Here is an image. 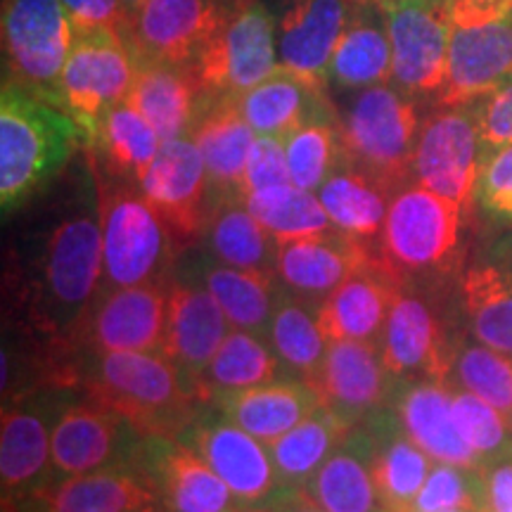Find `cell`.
<instances>
[{
	"mask_svg": "<svg viewBox=\"0 0 512 512\" xmlns=\"http://www.w3.org/2000/svg\"><path fill=\"white\" fill-rule=\"evenodd\" d=\"M446 86L434 107L475 105L512 76V10L472 12L451 3Z\"/></svg>",
	"mask_w": 512,
	"mask_h": 512,
	"instance_id": "9a60e30c",
	"label": "cell"
},
{
	"mask_svg": "<svg viewBox=\"0 0 512 512\" xmlns=\"http://www.w3.org/2000/svg\"><path fill=\"white\" fill-rule=\"evenodd\" d=\"M79 389L140 434L178 444L207 403L171 358L150 351L79 356Z\"/></svg>",
	"mask_w": 512,
	"mask_h": 512,
	"instance_id": "7a4b0ae2",
	"label": "cell"
},
{
	"mask_svg": "<svg viewBox=\"0 0 512 512\" xmlns=\"http://www.w3.org/2000/svg\"><path fill=\"white\" fill-rule=\"evenodd\" d=\"M370 456L373 441L361 422L304 489L328 512H384L377 498Z\"/></svg>",
	"mask_w": 512,
	"mask_h": 512,
	"instance_id": "836d02e7",
	"label": "cell"
},
{
	"mask_svg": "<svg viewBox=\"0 0 512 512\" xmlns=\"http://www.w3.org/2000/svg\"><path fill=\"white\" fill-rule=\"evenodd\" d=\"M169 285L171 278H164L102 292L74 339L76 356L102 351L162 354L169 325Z\"/></svg>",
	"mask_w": 512,
	"mask_h": 512,
	"instance_id": "e0dca14e",
	"label": "cell"
},
{
	"mask_svg": "<svg viewBox=\"0 0 512 512\" xmlns=\"http://www.w3.org/2000/svg\"><path fill=\"white\" fill-rule=\"evenodd\" d=\"M320 406L351 427L394 406L401 382L384 366L380 344L330 342L323 361L309 380Z\"/></svg>",
	"mask_w": 512,
	"mask_h": 512,
	"instance_id": "ac0fdd59",
	"label": "cell"
},
{
	"mask_svg": "<svg viewBox=\"0 0 512 512\" xmlns=\"http://www.w3.org/2000/svg\"><path fill=\"white\" fill-rule=\"evenodd\" d=\"M363 425L368 427L373 441L370 467L382 510L413 512L415 498L430 475L434 460L408 437L394 406L368 418Z\"/></svg>",
	"mask_w": 512,
	"mask_h": 512,
	"instance_id": "f1b7e54d",
	"label": "cell"
},
{
	"mask_svg": "<svg viewBox=\"0 0 512 512\" xmlns=\"http://www.w3.org/2000/svg\"><path fill=\"white\" fill-rule=\"evenodd\" d=\"M292 183L290 164H287L285 140L275 136H256L249 152L245 178H242V197L275 185Z\"/></svg>",
	"mask_w": 512,
	"mask_h": 512,
	"instance_id": "681fc988",
	"label": "cell"
},
{
	"mask_svg": "<svg viewBox=\"0 0 512 512\" xmlns=\"http://www.w3.org/2000/svg\"><path fill=\"white\" fill-rule=\"evenodd\" d=\"M102 292L100 197L91 164L88 183L31 235L12 273V299L24 330L41 347L76 356L74 339Z\"/></svg>",
	"mask_w": 512,
	"mask_h": 512,
	"instance_id": "6da1fadb",
	"label": "cell"
},
{
	"mask_svg": "<svg viewBox=\"0 0 512 512\" xmlns=\"http://www.w3.org/2000/svg\"><path fill=\"white\" fill-rule=\"evenodd\" d=\"M486 482L484 470L460 467L448 463H434L413 512H441V510H472L484 512Z\"/></svg>",
	"mask_w": 512,
	"mask_h": 512,
	"instance_id": "7dc6e473",
	"label": "cell"
},
{
	"mask_svg": "<svg viewBox=\"0 0 512 512\" xmlns=\"http://www.w3.org/2000/svg\"><path fill=\"white\" fill-rule=\"evenodd\" d=\"M268 344L294 377L309 382L330 342L318 325L316 306L280 285L278 304L268 325Z\"/></svg>",
	"mask_w": 512,
	"mask_h": 512,
	"instance_id": "b9f144b4",
	"label": "cell"
},
{
	"mask_svg": "<svg viewBox=\"0 0 512 512\" xmlns=\"http://www.w3.org/2000/svg\"><path fill=\"white\" fill-rule=\"evenodd\" d=\"M448 384H458L465 392L498 408L512 425V358L482 342H463L453 361Z\"/></svg>",
	"mask_w": 512,
	"mask_h": 512,
	"instance_id": "ee69618b",
	"label": "cell"
},
{
	"mask_svg": "<svg viewBox=\"0 0 512 512\" xmlns=\"http://www.w3.org/2000/svg\"><path fill=\"white\" fill-rule=\"evenodd\" d=\"M266 505L275 512H328L306 489H283Z\"/></svg>",
	"mask_w": 512,
	"mask_h": 512,
	"instance_id": "db71d44e",
	"label": "cell"
},
{
	"mask_svg": "<svg viewBox=\"0 0 512 512\" xmlns=\"http://www.w3.org/2000/svg\"><path fill=\"white\" fill-rule=\"evenodd\" d=\"M420 124V102L392 81L351 93L337 114L342 159L399 192L413 183Z\"/></svg>",
	"mask_w": 512,
	"mask_h": 512,
	"instance_id": "277c9868",
	"label": "cell"
},
{
	"mask_svg": "<svg viewBox=\"0 0 512 512\" xmlns=\"http://www.w3.org/2000/svg\"><path fill=\"white\" fill-rule=\"evenodd\" d=\"M138 188L164 223L176 254L204 238L211 188L200 147L190 136L162 143Z\"/></svg>",
	"mask_w": 512,
	"mask_h": 512,
	"instance_id": "2e32d148",
	"label": "cell"
},
{
	"mask_svg": "<svg viewBox=\"0 0 512 512\" xmlns=\"http://www.w3.org/2000/svg\"><path fill=\"white\" fill-rule=\"evenodd\" d=\"M211 98L214 95L204 91L192 64L138 60L136 79L126 102L143 114L162 143H166L190 136L192 126Z\"/></svg>",
	"mask_w": 512,
	"mask_h": 512,
	"instance_id": "4316f807",
	"label": "cell"
},
{
	"mask_svg": "<svg viewBox=\"0 0 512 512\" xmlns=\"http://www.w3.org/2000/svg\"><path fill=\"white\" fill-rule=\"evenodd\" d=\"M290 377L294 375L280 361L268 339L245 330H230L204 370L200 396L209 406L211 399L219 394L261 387V384L290 380Z\"/></svg>",
	"mask_w": 512,
	"mask_h": 512,
	"instance_id": "f35d334b",
	"label": "cell"
},
{
	"mask_svg": "<svg viewBox=\"0 0 512 512\" xmlns=\"http://www.w3.org/2000/svg\"><path fill=\"white\" fill-rule=\"evenodd\" d=\"M88 159L98 183L107 290L169 278L176 249L155 209L138 185L112 181L95 166L91 152Z\"/></svg>",
	"mask_w": 512,
	"mask_h": 512,
	"instance_id": "52a82bcc",
	"label": "cell"
},
{
	"mask_svg": "<svg viewBox=\"0 0 512 512\" xmlns=\"http://www.w3.org/2000/svg\"><path fill=\"white\" fill-rule=\"evenodd\" d=\"M271 12L280 69L328 91L330 60L351 12V0H264Z\"/></svg>",
	"mask_w": 512,
	"mask_h": 512,
	"instance_id": "d6986e66",
	"label": "cell"
},
{
	"mask_svg": "<svg viewBox=\"0 0 512 512\" xmlns=\"http://www.w3.org/2000/svg\"><path fill=\"white\" fill-rule=\"evenodd\" d=\"M392 81V43L377 0H351V12L332 53L328 88L356 93Z\"/></svg>",
	"mask_w": 512,
	"mask_h": 512,
	"instance_id": "83f0119b",
	"label": "cell"
},
{
	"mask_svg": "<svg viewBox=\"0 0 512 512\" xmlns=\"http://www.w3.org/2000/svg\"><path fill=\"white\" fill-rule=\"evenodd\" d=\"M475 207L494 226L512 228V145H505L482 159Z\"/></svg>",
	"mask_w": 512,
	"mask_h": 512,
	"instance_id": "c3c4849f",
	"label": "cell"
},
{
	"mask_svg": "<svg viewBox=\"0 0 512 512\" xmlns=\"http://www.w3.org/2000/svg\"><path fill=\"white\" fill-rule=\"evenodd\" d=\"M228 328L226 313L207 287L171 278L169 325L162 354L181 368L197 392L204 370L228 337Z\"/></svg>",
	"mask_w": 512,
	"mask_h": 512,
	"instance_id": "484cf974",
	"label": "cell"
},
{
	"mask_svg": "<svg viewBox=\"0 0 512 512\" xmlns=\"http://www.w3.org/2000/svg\"><path fill=\"white\" fill-rule=\"evenodd\" d=\"M465 211L418 183L394 192L377 254L403 283L446 280L460 266V228Z\"/></svg>",
	"mask_w": 512,
	"mask_h": 512,
	"instance_id": "8992f818",
	"label": "cell"
},
{
	"mask_svg": "<svg viewBox=\"0 0 512 512\" xmlns=\"http://www.w3.org/2000/svg\"><path fill=\"white\" fill-rule=\"evenodd\" d=\"M162 138L147 124L143 114L124 100L102 121L98 138L86 152H91L98 169L112 181L140 185L155 162Z\"/></svg>",
	"mask_w": 512,
	"mask_h": 512,
	"instance_id": "74e56055",
	"label": "cell"
},
{
	"mask_svg": "<svg viewBox=\"0 0 512 512\" xmlns=\"http://www.w3.org/2000/svg\"><path fill=\"white\" fill-rule=\"evenodd\" d=\"M155 477L164 512H238L230 486L188 444H169L157 460Z\"/></svg>",
	"mask_w": 512,
	"mask_h": 512,
	"instance_id": "8d00e7d4",
	"label": "cell"
},
{
	"mask_svg": "<svg viewBox=\"0 0 512 512\" xmlns=\"http://www.w3.org/2000/svg\"><path fill=\"white\" fill-rule=\"evenodd\" d=\"M190 138L200 147L207 166L211 204L221 197H242V178L256 133L242 117L238 98H211Z\"/></svg>",
	"mask_w": 512,
	"mask_h": 512,
	"instance_id": "4dcf8cb0",
	"label": "cell"
},
{
	"mask_svg": "<svg viewBox=\"0 0 512 512\" xmlns=\"http://www.w3.org/2000/svg\"><path fill=\"white\" fill-rule=\"evenodd\" d=\"M72 17L76 34L86 31H114L126 38L131 12L124 5V0H62Z\"/></svg>",
	"mask_w": 512,
	"mask_h": 512,
	"instance_id": "816d5d0a",
	"label": "cell"
},
{
	"mask_svg": "<svg viewBox=\"0 0 512 512\" xmlns=\"http://www.w3.org/2000/svg\"><path fill=\"white\" fill-rule=\"evenodd\" d=\"M242 200L254 219L278 242L316 238L337 230L316 192L297 188L294 183L249 192Z\"/></svg>",
	"mask_w": 512,
	"mask_h": 512,
	"instance_id": "7bdbcfd3",
	"label": "cell"
},
{
	"mask_svg": "<svg viewBox=\"0 0 512 512\" xmlns=\"http://www.w3.org/2000/svg\"><path fill=\"white\" fill-rule=\"evenodd\" d=\"M76 41L62 0H3L5 81L57 105V86Z\"/></svg>",
	"mask_w": 512,
	"mask_h": 512,
	"instance_id": "30bf717a",
	"label": "cell"
},
{
	"mask_svg": "<svg viewBox=\"0 0 512 512\" xmlns=\"http://www.w3.org/2000/svg\"><path fill=\"white\" fill-rule=\"evenodd\" d=\"M446 280L406 283L394 297L380 339L384 366L399 382H448L460 344V316L456 290L453 302L441 290Z\"/></svg>",
	"mask_w": 512,
	"mask_h": 512,
	"instance_id": "5b68a950",
	"label": "cell"
},
{
	"mask_svg": "<svg viewBox=\"0 0 512 512\" xmlns=\"http://www.w3.org/2000/svg\"><path fill=\"white\" fill-rule=\"evenodd\" d=\"M453 5L472 12H489V15L512 10V0H453Z\"/></svg>",
	"mask_w": 512,
	"mask_h": 512,
	"instance_id": "11a10c76",
	"label": "cell"
},
{
	"mask_svg": "<svg viewBox=\"0 0 512 512\" xmlns=\"http://www.w3.org/2000/svg\"><path fill=\"white\" fill-rule=\"evenodd\" d=\"M5 512H164L157 477L145 467L50 479Z\"/></svg>",
	"mask_w": 512,
	"mask_h": 512,
	"instance_id": "7402d4cb",
	"label": "cell"
},
{
	"mask_svg": "<svg viewBox=\"0 0 512 512\" xmlns=\"http://www.w3.org/2000/svg\"><path fill=\"white\" fill-rule=\"evenodd\" d=\"M143 3H145V0H124V5L128 8V12H136Z\"/></svg>",
	"mask_w": 512,
	"mask_h": 512,
	"instance_id": "6f0895ef",
	"label": "cell"
},
{
	"mask_svg": "<svg viewBox=\"0 0 512 512\" xmlns=\"http://www.w3.org/2000/svg\"><path fill=\"white\" fill-rule=\"evenodd\" d=\"M392 43V83L427 105L446 86L453 0H377Z\"/></svg>",
	"mask_w": 512,
	"mask_h": 512,
	"instance_id": "8fae6325",
	"label": "cell"
},
{
	"mask_svg": "<svg viewBox=\"0 0 512 512\" xmlns=\"http://www.w3.org/2000/svg\"><path fill=\"white\" fill-rule=\"evenodd\" d=\"M396 413L415 444L430 456L434 463L460 467H479L472 448L465 444L456 418H453V392L448 382L413 380L401 382L394 401Z\"/></svg>",
	"mask_w": 512,
	"mask_h": 512,
	"instance_id": "f546056e",
	"label": "cell"
},
{
	"mask_svg": "<svg viewBox=\"0 0 512 512\" xmlns=\"http://www.w3.org/2000/svg\"><path fill=\"white\" fill-rule=\"evenodd\" d=\"M373 254L375 249L368 242H358L339 230L278 242V283L318 309Z\"/></svg>",
	"mask_w": 512,
	"mask_h": 512,
	"instance_id": "d4e9b609",
	"label": "cell"
},
{
	"mask_svg": "<svg viewBox=\"0 0 512 512\" xmlns=\"http://www.w3.org/2000/svg\"><path fill=\"white\" fill-rule=\"evenodd\" d=\"M484 512H512V458L486 467Z\"/></svg>",
	"mask_w": 512,
	"mask_h": 512,
	"instance_id": "f5cc1de1",
	"label": "cell"
},
{
	"mask_svg": "<svg viewBox=\"0 0 512 512\" xmlns=\"http://www.w3.org/2000/svg\"><path fill=\"white\" fill-rule=\"evenodd\" d=\"M238 512H275L271 505H254V508H242Z\"/></svg>",
	"mask_w": 512,
	"mask_h": 512,
	"instance_id": "9f6ffc18",
	"label": "cell"
},
{
	"mask_svg": "<svg viewBox=\"0 0 512 512\" xmlns=\"http://www.w3.org/2000/svg\"><path fill=\"white\" fill-rule=\"evenodd\" d=\"M169 444L171 441L145 437L121 415L83 396L55 422L50 441L53 479L121 467L155 472L157 460Z\"/></svg>",
	"mask_w": 512,
	"mask_h": 512,
	"instance_id": "ba28073f",
	"label": "cell"
},
{
	"mask_svg": "<svg viewBox=\"0 0 512 512\" xmlns=\"http://www.w3.org/2000/svg\"><path fill=\"white\" fill-rule=\"evenodd\" d=\"M235 0H145L131 12L126 41L138 60L192 64Z\"/></svg>",
	"mask_w": 512,
	"mask_h": 512,
	"instance_id": "44dd1931",
	"label": "cell"
},
{
	"mask_svg": "<svg viewBox=\"0 0 512 512\" xmlns=\"http://www.w3.org/2000/svg\"><path fill=\"white\" fill-rule=\"evenodd\" d=\"M211 470L230 486L242 508L266 505L283 491L271 451L264 441L228 420L226 415H200L181 437Z\"/></svg>",
	"mask_w": 512,
	"mask_h": 512,
	"instance_id": "ffe728a7",
	"label": "cell"
},
{
	"mask_svg": "<svg viewBox=\"0 0 512 512\" xmlns=\"http://www.w3.org/2000/svg\"><path fill=\"white\" fill-rule=\"evenodd\" d=\"M238 105L256 136L275 138H285L304 124L337 114L328 91H320L283 69L268 76L252 91L242 93Z\"/></svg>",
	"mask_w": 512,
	"mask_h": 512,
	"instance_id": "d6a6232c",
	"label": "cell"
},
{
	"mask_svg": "<svg viewBox=\"0 0 512 512\" xmlns=\"http://www.w3.org/2000/svg\"><path fill=\"white\" fill-rule=\"evenodd\" d=\"M83 145L76 121L60 105L3 81L0 93V207L34 200Z\"/></svg>",
	"mask_w": 512,
	"mask_h": 512,
	"instance_id": "3957f363",
	"label": "cell"
},
{
	"mask_svg": "<svg viewBox=\"0 0 512 512\" xmlns=\"http://www.w3.org/2000/svg\"><path fill=\"white\" fill-rule=\"evenodd\" d=\"M441 512H472V510H441Z\"/></svg>",
	"mask_w": 512,
	"mask_h": 512,
	"instance_id": "680465c9",
	"label": "cell"
},
{
	"mask_svg": "<svg viewBox=\"0 0 512 512\" xmlns=\"http://www.w3.org/2000/svg\"><path fill=\"white\" fill-rule=\"evenodd\" d=\"M316 195L339 233L377 245L394 197L387 185L342 159Z\"/></svg>",
	"mask_w": 512,
	"mask_h": 512,
	"instance_id": "d590c367",
	"label": "cell"
},
{
	"mask_svg": "<svg viewBox=\"0 0 512 512\" xmlns=\"http://www.w3.org/2000/svg\"><path fill=\"white\" fill-rule=\"evenodd\" d=\"M354 427L320 406L294 430L268 446L283 489H304Z\"/></svg>",
	"mask_w": 512,
	"mask_h": 512,
	"instance_id": "ab89813d",
	"label": "cell"
},
{
	"mask_svg": "<svg viewBox=\"0 0 512 512\" xmlns=\"http://www.w3.org/2000/svg\"><path fill=\"white\" fill-rule=\"evenodd\" d=\"M283 140L292 183L302 190L318 192L320 185L328 181V176L342 162L337 114L304 124Z\"/></svg>",
	"mask_w": 512,
	"mask_h": 512,
	"instance_id": "f6af8a7d",
	"label": "cell"
},
{
	"mask_svg": "<svg viewBox=\"0 0 512 512\" xmlns=\"http://www.w3.org/2000/svg\"><path fill=\"white\" fill-rule=\"evenodd\" d=\"M202 278L204 287L221 304L230 328L268 339V325H271L280 297L278 278L240 271V268L223 266L219 261L204 266Z\"/></svg>",
	"mask_w": 512,
	"mask_h": 512,
	"instance_id": "60d3db41",
	"label": "cell"
},
{
	"mask_svg": "<svg viewBox=\"0 0 512 512\" xmlns=\"http://www.w3.org/2000/svg\"><path fill=\"white\" fill-rule=\"evenodd\" d=\"M136 69L138 57L121 34H76L57 86V105L76 121L83 145L95 143L107 114L128 98Z\"/></svg>",
	"mask_w": 512,
	"mask_h": 512,
	"instance_id": "9c48e42d",
	"label": "cell"
},
{
	"mask_svg": "<svg viewBox=\"0 0 512 512\" xmlns=\"http://www.w3.org/2000/svg\"><path fill=\"white\" fill-rule=\"evenodd\" d=\"M482 159L477 102L432 107L420 124L413 155V183L437 192L467 211L475 204Z\"/></svg>",
	"mask_w": 512,
	"mask_h": 512,
	"instance_id": "5bb4252c",
	"label": "cell"
},
{
	"mask_svg": "<svg viewBox=\"0 0 512 512\" xmlns=\"http://www.w3.org/2000/svg\"><path fill=\"white\" fill-rule=\"evenodd\" d=\"M209 406L271 446L313 411H318L320 401L309 382L290 377L261 387L219 394L211 399Z\"/></svg>",
	"mask_w": 512,
	"mask_h": 512,
	"instance_id": "1f68e13d",
	"label": "cell"
},
{
	"mask_svg": "<svg viewBox=\"0 0 512 512\" xmlns=\"http://www.w3.org/2000/svg\"><path fill=\"white\" fill-rule=\"evenodd\" d=\"M403 285L406 283L384 264L375 247V254L366 264L351 273L318 306V325L325 339L380 344L389 309Z\"/></svg>",
	"mask_w": 512,
	"mask_h": 512,
	"instance_id": "603a6c76",
	"label": "cell"
},
{
	"mask_svg": "<svg viewBox=\"0 0 512 512\" xmlns=\"http://www.w3.org/2000/svg\"><path fill=\"white\" fill-rule=\"evenodd\" d=\"M192 69L214 98H240L278 72V43L264 0H235Z\"/></svg>",
	"mask_w": 512,
	"mask_h": 512,
	"instance_id": "7c38bea8",
	"label": "cell"
},
{
	"mask_svg": "<svg viewBox=\"0 0 512 512\" xmlns=\"http://www.w3.org/2000/svg\"><path fill=\"white\" fill-rule=\"evenodd\" d=\"M453 392V418L465 444L472 448L479 460V467L501 463V460L512 458V425L498 408L479 399L472 392L456 389Z\"/></svg>",
	"mask_w": 512,
	"mask_h": 512,
	"instance_id": "bcb514c9",
	"label": "cell"
},
{
	"mask_svg": "<svg viewBox=\"0 0 512 512\" xmlns=\"http://www.w3.org/2000/svg\"><path fill=\"white\" fill-rule=\"evenodd\" d=\"M453 290L463 328L477 342L512 358V242L460 268Z\"/></svg>",
	"mask_w": 512,
	"mask_h": 512,
	"instance_id": "cb8c5ba5",
	"label": "cell"
},
{
	"mask_svg": "<svg viewBox=\"0 0 512 512\" xmlns=\"http://www.w3.org/2000/svg\"><path fill=\"white\" fill-rule=\"evenodd\" d=\"M74 389L43 387L3 406L0 484L3 508L17 505L53 479L50 441L55 422L72 406Z\"/></svg>",
	"mask_w": 512,
	"mask_h": 512,
	"instance_id": "4fadbf2b",
	"label": "cell"
},
{
	"mask_svg": "<svg viewBox=\"0 0 512 512\" xmlns=\"http://www.w3.org/2000/svg\"><path fill=\"white\" fill-rule=\"evenodd\" d=\"M204 240L219 264L278 278V240L254 219L242 197H221L211 204Z\"/></svg>",
	"mask_w": 512,
	"mask_h": 512,
	"instance_id": "e575fe53",
	"label": "cell"
},
{
	"mask_svg": "<svg viewBox=\"0 0 512 512\" xmlns=\"http://www.w3.org/2000/svg\"><path fill=\"white\" fill-rule=\"evenodd\" d=\"M477 119L484 157L512 145V76L477 102Z\"/></svg>",
	"mask_w": 512,
	"mask_h": 512,
	"instance_id": "f907efd6",
	"label": "cell"
}]
</instances>
